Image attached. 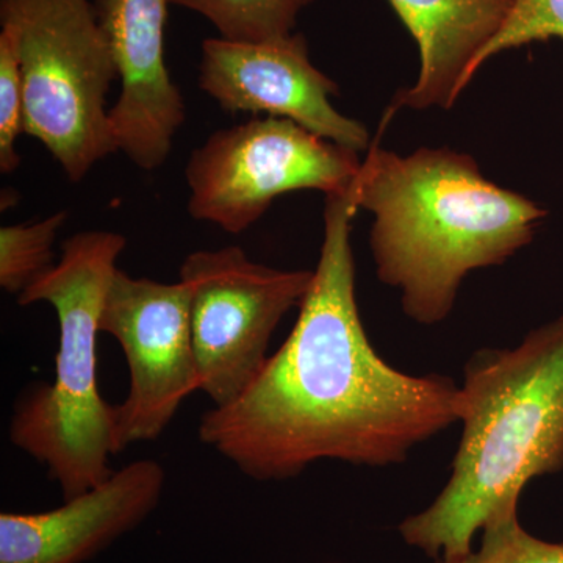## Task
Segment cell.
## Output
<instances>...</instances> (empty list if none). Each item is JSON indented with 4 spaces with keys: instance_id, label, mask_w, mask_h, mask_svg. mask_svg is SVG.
Here are the masks:
<instances>
[{
    "instance_id": "3",
    "label": "cell",
    "mask_w": 563,
    "mask_h": 563,
    "mask_svg": "<svg viewBox=\"0 0 563 563\" xmlns=\"http://www.w3.org/2000/svg\"><path fill=\"white\" fill-rule=\"evenodd\" d=\"M461 395L450 479L398 528L432 561L468 554L485 525L518 512L526 485L563 468V317L518 346L474 352Z\"/></svg>"
},
{
    "instance_id": "10",
    "label": "cell",
    "mask_w": 563,
    "mask_h": 563,
    "mask_svg": "<svg viewBox=\"0 0 563 563\" xmlns=\"http://www.w3.org/2000/svg\"><path fill=\"white\" fill-rule=\"evenodd\" d=\"M169 0H95L117 62L120 98L109 109L117 151L144 172L161 168L187 120L165 60Z\"/></svg>"
},
{
    "instance_id": "12",
    "label": "cell",
    "mask_w": 563,
    "mask_h": 563,
    "mask_svg": "<svg viewBox=\"0 0 563 563\" xmlns=\"http://www.w3.org/2000/svg\"><path fill=\"white\" fill-rule=\"evenodd\" d=\"M417 41L420 76L395 107L451 109L474 77V66L512 13L515 0H388Z\"/></svg>"
},
{
    "instance_id": "18",
    "label": "cell",
    "mask_w": 563,
    "mask_h": 563,
    "mask_svg": "<svg viewBox=\"0 0 563 563\" xmlns=\"http://www.w3.org/2000/svg\"><path fill=\"white\" fill-rule=\"evenodd\" d=\"M331 563H336V562H331Z\"/></svg>"
},
{
    "instance_id": "1",
    "label": "cell",
    "mask_w": 563,
    "mask_h": 563,
    "mask_svg": "<svg viewBox=\"0 0 563 563\" xmlns=\"http://www.w3.org/2000/svg\"><path fill=\"white\" fill-rule=\"evenodd\" d=\"M352 185L325 196L320 261L290 335L242 396L199 422L201 443L257 483L295 479L320 461L401 465L461 420V385L393 368L366 335L355 298Z\"/></svg>"
},
{
    "instance_id": "5",
    "label": "cell",
    "mask_w": 563,
    "mask_h": 563,
    "mask_svg": "<svg viewBox=\"0 0 563 563\" xmlns=\"http://www.w3.org/2000/svg\"><path fill=\"white\" fill-rule=\"evenodd\" d=\"M0 31L20 58L25 135L80 181L117 152L106 107L117 62L95 0H0Z\"/></svg>"
},
{
    "instance_id": "7",
    "label": "cell",
    "mask_w": 563,
    "mask_h": 563,
    "mask_svg": "<svg viewBox=\"0 0 563 563\" xmlns=\"http://www.w3.org/2000/svg\"><path fill=\"white\" fill-rule=\"evenodd\" d=\"M314 272L276 269L240 246L191 252L180 265L190 288L191 339L199 383L213 407L242 396L268 362L285 314L299 309Z\"/></svg>"
},
{
    "instance_id": "11",
    "label": "cell",
    "mask_w": 563,
    "mask_h": 563,
    "mask_svg": "<svg viewBox=\"0 0 563 563\" xmlns=\"http://www.w3.org/2000/svg\"><path fill=\"white\" fill-rule=\"evenodd\" d=\"M166 473L141 459L57 509L0 515V563H85L143 523L161 503Z\"/></svg>"
},
{
    "instance_id": "9",
    "label": "cell",
    "mask_w": 563,
    "mask_h": 563,
    "mask_svg": "<svg viewBox=\"0 0 563 563\" xmlns=\"http://www.w3.org/2000/svg\"><path fill=\"white\" fill-rule=\"evenodd\" d=\"M199 88L225 113L285 118L347 150H368L362 122L332 106L339 87L310 60L301 33L262 43L203 40Z\"/></svg>"
},
{
    "instance_id": "2",
    "label": "cell",
    "mask_w": 563,
    "mask_h": 563,
    "mask_svg": "<svg viewBox=\"0 0 563 563\" xmlns=\"http://www.w3.org/2000/svg\"><path fill=\"white\" fill-rule=\"evenodd\" d=\"M352 191L358 210L374 214L377 277L401 292L404 313L422 325L446 320L463 279L509 261L547 214L485 179L472 155L446 147L402 157L374 143Z\"/></svg>"
},
{
    "instance_id": "17",
    "label": "cell",
    "mask_w": 563,
    "mask_h": 563,
    "mask_svg": "<svg viewBox=\"0 0 563 563\" xmlns=\"http://www.w3.org/2000/svg\"><path fill=\"white\" fill-rule=\"evenodd\" d=\"M24 81L13 41L0 31V172L13 174L20 168L16 141L24 133Z\"/></svg>"
},
{
    "instance_id": "6",
    "label": "cell",
    "mask_w": 563,
    "mask_h": 563,
    "mask_svg": "<svg viewBox=\"0 0 563 563\" xmlns=\"http://www.w3.org/2000/svg\"><path fill=\"white\" fill-rule=\"evenodd\" d=\"M357 152L285 118L254 120L211 133L188 158L195 220L242 233L285 192L347 190L361 172Z\"/></svg>"
},
{
    "instance_id": "8",
    "label": "cell",
    "mask_w": 563,
    "mask_h": 563,
    "mask_svg": "<svg viewBox=\"0 0 563 563\" xmlns=\"http://www.w3.org/2000/svg\"><path fill=\"white\" fill-rule=\"evenodd\" d=\"M101 333L113 336L129 369V390L114 406V455L154 442L191 393L201 390L191 339L190 288L133 277L118 268L107 290Z\"/></svg>"
},
{
    "instance_id": "4",
    "label": "cell",
    "mask_w": 563,
    "mask_h": 563,
    "mask_svg": "<svg viewBox=\"0 0 563 563\" xmlns=\"http://www.w3.org/2000/svg\"><path fill=\"white\" fill-rule=\"evenodd\" d=\"M125 244L117 232L76 233L63 243L60 261L18 296L20 306L46 302L55 310L58 351L54 380L29 388L14 404L10 442L46 466L63 499L98 487L114 472V406L99 391L98 335Z\"/></svg>"
},
{
    "instance_id": "13",
    "label": "cell",
    "mask_w": 563,
    "mask_h": 563,
    "mask_svg": "<svg viewBox=\"0 0 563 563\" xmlns=\"http://www.w3.org/2000/svg\"><path fill=\"white\" fill-rule=\"evenodd\" d=\"M313 0H169L192 11L217 29L221 38L274 41L295 33L299 14Z\"/></svg>"
},
{
    "instance_id": "14",
    "label": "cell",
    "mask_w": 563,
    "mask_h": 563,
    "mask_svg": "<svg viewBox=\"0 0 563 563\" xmlns=\"http://www.w3.org/2000/svg\"><path fill=\"white\" fill-rule=\"evenodd\" d=\"M68 211H55L31 224L3 225L0 229V287L21 296L49 272L54 262V244L65 225Z\"/></svg>"
},
{
    "instance_id": "15",
    "label": "cell",
    "mask_w": 563,
    "mask_h": 563,
    "mask_svg": "<svg viewBox=\"0 0 563 563\" xmlns=\"http://www.w3.org/2000/svg\"><path fill=\"white\" fill-rule=\"evenodd\" d=\"M433 563H563V543L547 542L526 531L518 512L492 520L481 531L476 550Z\"/></svg>"
},
{
    "instance_id": "16",
    "label": "cell",
    "mask_w": 563,
    "mask_h": 563,
    "mask_svg": "<svg viewBox=\"0 0 563 563\" xmlns=\"http://www.w3.org/2000/svg\"><path fill=\"white\" fill-rule=\"evenodd\" d=\"M551 38L563 40V0H515L512 13L477 58L474 73L504 51Z\"/></svg>"
}]
</instances>
